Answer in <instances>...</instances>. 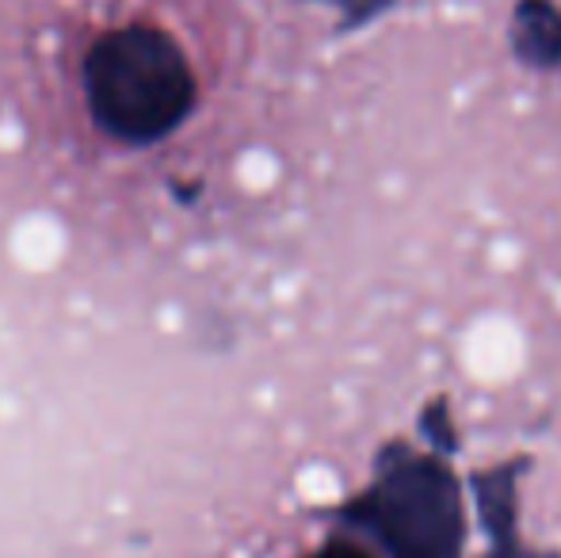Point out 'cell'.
Here are the masks:
<instances>
[{
  "label": "cell",
  "instance_id": "cell-1",
  "mask_svg": "<svg viewBox=\"0 0 561 558\" xmlns=\"http://www.w3.org/2000/svg\"><path fill=\"white\" fill-rule=\"evenodd\" d=\"M84 96L104 135L126 146L172 135L195 112V69L184 46L146 20L112 27L84 54Z\"/></svg>",
  "mask_w": 561,
  "mask_h": 558
},
{
  "label": "cell",
  "instance_id": "cell-2",
  "mask_svg": "<svg viewBox=\"0 0 561 558\" xmlns=\"http://www.w3.org/2000/svg\"><path fill=\"white\" fill-rule=\"evenodd\" d=\"M344 516L370 532L390 558H462L466 509L458 478L444 455L409 444H386L375 459V482Z\"/></svg>",
  "mask_w": 561,
  "mask_h": 558
},
{
  "label": "cell",
  "instance_id": "cell-3",
  "mask_svg": "<svg viewBox=\"0 0 561 558\" xmlns=\"http://www.w3.org/2000/svg\"><path fill=\"white\" fill-rule=\"evenodd\" d=\"M524 475V463L493 467L485 475H473V493H478L481 524L489 536V558H524L516 536V478Z\"/></svg>",
  "mask_w": 561,
  "mask_h": 558
},
{
  "label": "cell",
  "instance_id": "cell-4",
  "mask_svg": "<svg viewBox=\"0 0 561 558\" xmlns=\"http://www.w3.org/2000/svg\"><path fill=\"white\" fill-rule=\"evenodd\" d=\"M512 50L527 69H561V8L554 0H519Z\"/></svg>",
  "mask_w": 561,
  "mask_h": 558
},
{
  "label": "cell",
  "instance_id": "cell-5",
  "mask_svg": "<svg viewBox=\"0 0 561 558\" xmlns=\"http://www.w3.org/2000/svg\"><path fill=\"white\" fill-rule=\"evenodd\" d=\"M333 4H340V12H344V27H363V23L378 20L393 0H333Z\"/></svg>",
  "mask_w": 561,
  "mask_h": 558
},
{
  "label": "cell",
  "instance_id": "cell-6",
  "mask_svg": "<svg viewBox=\"0 0 561 558\" xmlns=\"http://www.w3.org/2000/svg\"><path fill=\"white\" fill-rule=\"evenodd\" d=\"M424 429H428V436L439 444V452H450V447H455V436H450L447 406L444 402H432V410L424 413Z\"/></svg>",
  "mask_w": 561,
  "mask_h": 558
},
{
  "label": "cell",
  "instance_id": "cell-7",
  "mask_svg": "<svg viewBox=\"0 0 561 558\" xmlns=\"http://www.w3.org/2000/svg\"><path fill=\"white\" fill-rule=\"evenodd\" d=\"M310 558H370V555L363 551L359 544H352V539H329V544L318 547Z\"/></svg>",
  "mask_w": 561,
  "mask_h": 558
}]
</instances>
